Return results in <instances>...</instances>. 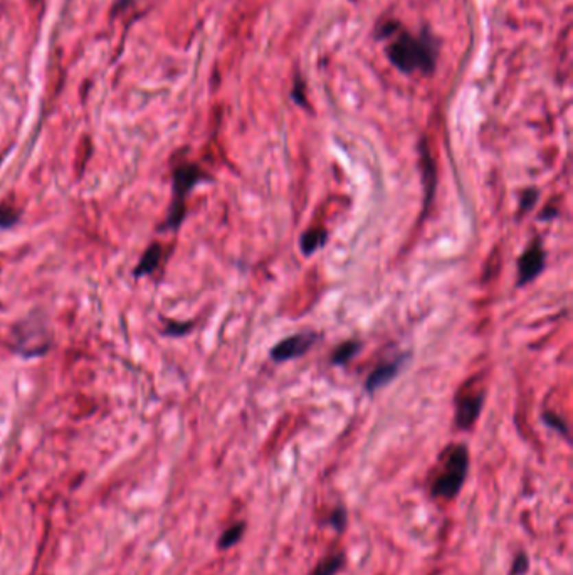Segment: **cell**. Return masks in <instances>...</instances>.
I'll return each mask as SVG.
<instances>
[{
	"label": "cell",
	"instance_id": "6da1fadb",
	"mask_svg": "<svg viewBox=\"0 0 573 575\" xmlns=\"http://www.w3.org/2000/svg\"><path fill=\"white\" fill-rule=\"evenodd\" d=\"M393 37L395 39L387 46V58L397 69L406 74L414 71L430 74L436 69V44L430 37L424 34L421 39H417L404 31H399Z\"/></svg>",
	"mask_w": 573,
	"mask_h": 575
},
{
	"label": "cell",
	"instance_id": "7a4b0ae2",
	"mask_svg": "<svg viewBox=\"0 0 573 575\" xmlns=\"http://www.w3.org/2000/svg\"><path fill=\"white\" fill-rule=\"evenodd\" d=\"M469 471V449L466 444H456L445 458L444 469L430 483V496L439 500H454L466 483Z\"/></svg>",
	"mask_w": 573,
	"mask_h": 575
},
{
	"label": "cell",
	"instance_id": "3957f363",
	"mask_svg": "<svg viewBox=\"0 0 573 575\" xmlns=\"http://www.w3.org/2000/svg\"><path fill=\"white\" fill-rule=\"evenodd\" d=\"M205 178V174L197 165H180L174 172V199L167 215L165 227L177 229L185 215V197L198 182Z\"/></svg>",
	"mask_w": 573,
	"mask_h": 575
},
{
	"label": "cell",
	"instance_id": "277c9868",
	"mask_svg": "<svg viewBox=\"0 0 573 575\" xmlns=\"http://www.w3.org/2000/svg\"><path fill=\"white\" fill-rule=\"evenodd\" d=\"M318 335L313 331H305V333H296L291 337L281 340L271 349V358L274 362H288L294 358L303 357L312 350V347L316 343Z\"/></svg>",
	"mask_w": 573,
	"mask_h": 575
},
{
	"label": "cell",
	"instance_id": "5b68a950",
	"mask_svg": "<svg viewBox=\"0 0 573 575\" xmlns=\"http://www.w3.org/2000/svg\"><path fill=\"white\" fill-rule=\"evenodd\" d=\"M545 270V251L541 248V242H531L530 248L522 254L518 259V281L516 288L526 286L533 279L538 278V274Z\"/></svg>",
	"mask_w": 573,
	"mask_h": 575
},
{
	"label": "cell",
	"instance_id": "8992f818",
	"mask_svg": "<svg viewBox=\"0 0 573 575\" xmlns=\"http://www.w3.org/2000/svg\"><path fill=\"white\" fill-rule=\"evenodd\" d=\"M407 358H409V355H407V353H404V355L395 358V360L378 365L375 371H373L369 377H366V382H365L366 392L373 394V392H377L378 389H382L384 386L390 384L392 380L395 379L397 375H399L400 368H402V365L406 364Z\"/></svg>",
	"mask_w": 573,
	"mask_h": 575
},
{
	"label": "cell",
	"instance_id": "52a82bcc",
	"mask_svg": "<svg viewBox=\"0 0 573 575\" xmlns=\"http://www.w3.org/2000/svg\"><path fill=\"white\" fill-rule=\"evenodd\" d=\"M482 404H484V394H476L473 397H466L458 404L456 410V425L459 429L473 427L481 414Z\"/></svg>",
	"mask_w": 573,
	"mask_h": 575
},
{
	"label": "cell",
	"instance_id": "ba28073f",
	"mask_svg": "<svg viewBox=\"0 0 573 575\" xmlns=\"http://www.w3.org/2000/svg\"><path fill=\"white\" fill-rule=\"evenodd\" d=\"M421 162H422V172H424V184H425L424 209H427L434 197V190H436V169H434L432 156H430V152H429V148H427L425 141H421Z\"/></svg>",
	"mask_w": 573,
	"mask_h": 575
},
{
	"label": "cell",
	"instance_id": "9c48e42d",
	"mask_svg": "<svg viewBox=\"0 0 573 575\" xmlns=\"http://www.w3.org/2000/svg\"><path fill=\"white\" fill-rule=\"evenodd\" d=\"M328 241V233L325 229H309L306 233H303L301 239H299V248H301V253L305 256H312L313 253H316L318 249L323 248Z\"/></svg>",
	"mask_w": 573,
	"mask_h": 575
},
{
	"label": "cell",
	"instance_id": "30bf717a",
	"mask_svg": "<svg viewBox=\"0 0 573 575\" xmlns=\"http://www.w3.org/2000/svg\"><path fill=\"white\" fill-rule=\"evenodd\" d=\"M344 560H347L344 552L329 554L314 565V569L309 575H336L338 572H342V569L344 567Z\"/></svg>",
	"mask_w": 573,
	"mask_h": 575
},
{
	"label": "cell",
	"instance_id": "8fae6325",
	"mask_svg": "<svg viewBox=\"0 0 573 575\" xmlns=\"http://www.w3.org/2000/svg\"><path fill=\"white\" fill-rule=\"evenodd\" d=\"M162 256H163L162 246L160 244L150 246L147 251H145L143 256H141L140 264H138V268L135 270V276L152 274V272L159 268L160 261H162Z\"/></svg>",
	"mask_w": 573,
	"mask_h": 575
},
{
	"label": "cell",
	"instance_id": "7c38bea8",
	"mask_svg": "<svg viewBox=\"0 0 573 575\" xmlns=\"http://www.w3.org/2000/svg\"><path fill=\"white\" fill-rule=\"evenodd\" d=\"M246 530H247L246 521H235L234 525H231L229 528H226L222 533H220L219 541H217V548H219V550H229V548L234 547V545H237L239 541L242 540Z\"/></svg>",
	"mask_w": 573,
	"mask_h": 575
},
{
	"label": "cell",
	"instance_id": "4fadbf2b",
	"mask_svg": "<svg viewBox=\"0 0 573 575\" xmlns=\"http://www.w3.org/2000/svg\"><path fill=\"white\" fill-rule=\"evenodd\" d=\"M360 349H362V345L358 342H355V340L342 343V345L333 352L331 364L336 365V367H340V365H347L351 358L360 352Z\"/></svg>",
	"mask_w": 573,
	"mask_h": 575
},
{
	"label": "cell",
	"instance_id": "5bb4252c",
	"mask_svg": "<svg viewBox=\"0 0 573 575\" xmlns=\"http://www.w3.org/2000/svg\"><path fill=\"white\" fill-rule=\"evenodd\" d=\"M323 524L328 525L331 530H335L336 533H343L344 530H347V524H348L347 508L342 505L333 508V510L328 513V517L325 518Z\"/></svg>",
	"mask_w": 573,
	"mask_h": 575
},
{
	"label": "cell",
	"instance_id": "9a60e30c",
	"mask_svg": "<svg viewBox=\"0 0 573 575\" xmlns=\"http://www.w3.org/2000/svg\"><path fill=\"white\" fill-rule=\"evenodd\" d=\"M541 421L548 425L550 429H553V431H557L558 434H561L563 438L568 439V425L560 416H558V414L546 410V412L541 414Z\"/></svg>",
	"mask_w": 573,
	"mask_h": 575
},
{
	"label": "cell",
	"instance_id": "2e32d148",
	"mask_svg": "<svg viewBox=\"0 0 573 575\" xmlns=\"http://www.w3.org/2000/svg\"><path fill=\"white\" fill-rule=\"evenodd\" d=\"M538 197H540V192H538L537 187H530L522 193V199H519V215H524L528 211L535 207V204L538 202Z\"/></svg>",
	"mask_w": 573,
	"mask_h": 575
},
{
	"label": "cell",
	"instance_id": "e0dca14e",
	"mask_svg": "<svg viewBox=\"0 0 573 575\" xmlns=\"http://www.w3.org/2000/svg\"><path fill=\"white\" fill-rule=\"evenodd\" d=\"M19 218V212L16 205L10 204H0V229H5V227H10L14 222H16Z\"/></svg>",
	"mask_w": 573,
	"mask_h": 575
},
{
	"label": "cell",
	"instance_id": "ac0fdd59",
	"mask_svg": "<svg viewBox=\"0 0 573 575\" xmlns=\"http://www.w3.org/2000/svg\"><path fill=\"white\" fill-rule=\"evenodd\" d=\"M528 570H530V557L526 552H518L513 559L509 575H524L528 574Z\"/></svg>",
	"mask_w": 573,
	"mask_h": 575
},
{
	"label": "cell",
	"instance_id": "d6986e66",
	"mask_svg": "<svg viewBox=\"0 0 573 575\" xmlns=\"http://www.w3.org/2000/svg\"><path fill=\"white\" fill-rule=\"evenodd\" d=\"M400 31V24L395 21H387L377 27V37L378 39H388V37L395 36Z\"/></svg>",
	"mask_w": 573,
	"mask_h": 575
},
{
	"label": "cell",
	"instance_id": "ffe728a7",
	"mask_svg": "<svg viewBox=\"0 0 573 575\" xmlns=\"http://www.w3.org/2000/svg\"><path fill=\"white\" fill-rule=\"evenodd\" d=\"M557 215H558L557 209H545L538 218H540V220H550V219L557 218Z\"/></svg>",
	"mask_w": 573,
	"mask_h": 575
}]
</instances>
